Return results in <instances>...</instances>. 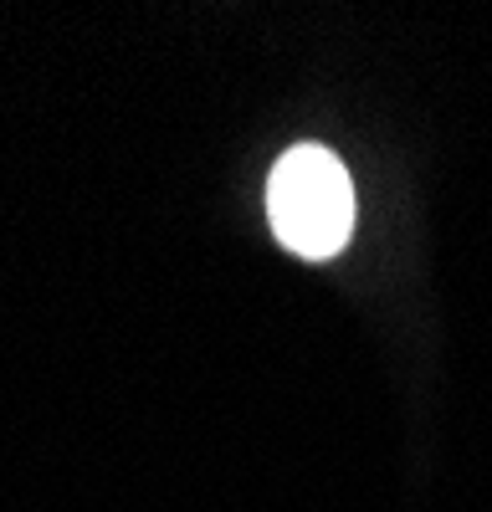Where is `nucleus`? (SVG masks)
Here are the masks:
<instances>
[{
	"label": "nucleus",
	"instance_id": "1",
	"mask_svg": "<svg viewBox=\"0 0 492 512\" xmlns=\"http://www.w3.org/2000/svg\"><path fill=\"white\" fill-rule=\"evenodd\" d=\"M267 221H272L277 241L287 251L308 256V262L334 256L354 231L349 169L318 144L287 149L267 180Z\"/></svg>",
	"mask_w": 492,
	"mask_h": 512
}]
</instances>
